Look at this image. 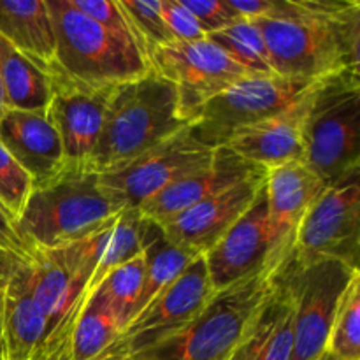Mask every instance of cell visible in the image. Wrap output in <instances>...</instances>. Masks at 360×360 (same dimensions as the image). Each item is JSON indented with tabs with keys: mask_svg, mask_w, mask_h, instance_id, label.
<instances>
[{
	"mask_svg": "<svg viewBox=\"0 0 360 360\" xmlns=\"http://www.w3.org/2000/svg\"><path fill=\"white\" fill-rule=\"evenodd\" d=\"M0 360H4V357H2V354H0Z\"/></svg>",
	"mask_w": 360,
	"mask_h": 360,
	"instance_id": "obj_39",
	"label": "cell"
},
{
	"mask_svg": "<svg viewBox=\"0 0 360 360\" xmlns=\"http://www.w3.org/2000/svg\"><path fill=\"white\" fill-rule=\"evenodd\" d=\"M7 109L6 105V98H4V91H2V84H0V115Z\"/></svg>",
	"mask_w": 360,
	"mask_h": 360,
	"instance_id": "obj_37",
	"label": "cell"
},
{
	"mask_svg": "<svg viewBox=\"0 0 360 360\" xmlns=\"http://www.w3.org/2000/svg\"><path fill=\"white\" fill-rule=\"evenodd\" d=\"M34 190V179L0 144V207L16 221Z\"/></svg>",
	"mask_w": 360,
	"mask_h": 360,
	"instance_id": "obj_30",
	"label": "cell"
},
{
	"mask_svg": "<svg viewBox=\"0 0 360 360\" xmlns=\"http://www.w3.org/2000/svg\"><path fill=\"white\" fill-rule=\"evenodd\" d=\"M266 176L267 171L260 172L217 195L200 200L195 206L160 224L162 232L169 241L190 255L202 257L255 202L264 188Z\"/></svg>",
	"mask_w": 360,
	"mask_h": 360,
	"instance_id": "obj_15",
	"label": "cell"
},
{
	"mask_svg": "<svg viewBox=\"0 0 360 360\" xmlns=\"http://www.w3.org/2000/svg\"><path fill=\"white\" fill-rule=\"evenodd\" d=\"M359 271L329 259L304 266L290 260L281 271L294 302L290 360H320L326 354L341 295Z\"/></svg>",
	"mask_w": 360,
	"mask_h": 360,
	"instance_id": "obj_8",
	"label": "cell"
},
{
	"mask_svg": "<svg viewBox=\"0 0 360 360\" xmlns=\"http://www.w3.org/2000/svg\"><path fill=\"white\" fill-rule=\"evenodd\" d=\"M122 333L111 309L91 295L81 309L69 336V360H101Z\"/></svg>",
	"mask_w": 360,
	"mask_h": 360,
	"instance_id": "obj_24",
	"label": "cell"
},
{
	"mask_svg": "<svg viewBox=\"0 0 360 360\" xmlns=\"http://www.w3.org/2000/svg\"><path fill=\"white\" fill-rule=\"evenodd\" d=\"M326 190V185L302 162L285 164L267 171V248L266 271L278 276L292 260L295 238L311 204Z\"/></svg>",
	"mask_w": 360,
	"mask_h": 360,
	"instance_id": "obj_13",
	"label": "cell"
},
{
	"mask_svg": "<svg viewBox=\"0 0 360 360\" xmlns=\"http://www.w3.org/2000/svg\"><path fill=\"white\" fill-rule=\"evenodd\" d=\"M55 30L51 79L84 90H111L146 72V58L84 16L70 0H48Z\"/></svg>",
	"mask_w": 360,
	"mask_h": 360,
	"instance_id": "obj_5",
	"label": "cell"
},
{
	"mask_svg": "<svg viewBox=\"0 0 360 360\" xmlns=\"http://www.w3.org/2000/svg\"><path fill=\"white\" fill-rule=\"evenodd\" d=\"M111 90H84L51 79V98L46 111L62 143L67 171H91Z\"/></svg>",
	"mask_w": 360,
	"mask_h": 360,
	"instance_id": "obj_16",
	"label": "cell"
},
{
	"mask_svg": "<svg viewBox=\"0 0 360 360\" xmlns=\"http://www.w3.org/2000/svg\"><path fill=\"white\" fill-rule=\"evenodd\" d=\"M273 292H271V297L267 299L266 306H264L262 313H260L259 320H257L255 327H253V330L250 333V336L239 345L238 350L231 355V359L229 360H255L257 359L264 341H266L267 333H269L271 323H273Z\"/></svg>",
	"mask_w": 360,
	"mask_h": 360,
	"instance_id": "obj_34",
	"label": "cell"
},
{
	"mask_svg": "<svg viewBox=\"0 0 360 360\" xmlns=\"http://www.w3.org/2000/svg\"><path fill=\"white\" fill-rule=\"evenodd\" d=\"M120 2L136 30L141 49L146 58L153 49L176 42L174 35L171 34L162 16V0H120Z\"/></svg>",
	"mask_w": 360,
	"mask_h": 360,
	"instance_id": "obj_29",
	"label": "cell"
},
{
	"mask_svg": "<svg viewBox=\"0 0 360 360\" xmlns=\"http://www.w3.org/2000/svg\"><path fill=\"white\" fill-rule=\"evenodd\" d=\"M207 39L250 74H274L266 41L255 21L239 20L231 27L213 32Z\"/></svg>",
	"mask_w": 360,
	"mask_h": 360,
	"instance_id": "obj_25",
	"label": "cell"
},
{
	"mask_svg": "<svg viewBox=\"0 0 360 360\" xmlns=\"http://www.w3.org/2000/svg\"><path fill=\"white\" fill-rule=\"evenodd\" d=\"M70 2H72V6L79 13H83L91 21L101 25L109 34L122 39L127 44L136 46L143 53L136 30H134L132 23H130L129 16H127L125 9L122 7L120 0H70Z\"/></svg>",
	"mask_w": 360,
	"mask_h": 360,
	"instance_id": "obj_31",
	"label": "cell"
},
{
	"mask_svg": "<svg viewBox=\"0 0 360 360\" xmlns=\"http://www.w3.org/2000/svg\"><path fill=\"white\" fill-rule=\"evenodd\" d=\"M294 302L283 278L278 274L273 292V323L255 360H290L294 345Z\"/></svg>",
	"mask_w": 360,
	"mask_h": 360,
	"instance_id": "obj_28",
	"label": "cell"
},
{
	"mask_svg": "<svg viewBox=\"0 0 360 360\" xmlns=\"http://www.w3.org/2000/svg\"><path fill=\"white\" fill-rule=\"evenodd\" d=\"M267 248V202L262 188L250 210L202 255L213 290L220 292L266 269Z\"/></svg>",
	"mask_w": 360,
	"mask_h": 360,
	"instance_id": "obj_17",
	"label": "cell"
},
{
	"mask_svg": "<svg viewBox=\"0 0 360 360\" xmlns=\"http://www.w3.org/2000/svg\"><path fill=\"white\" fill-rule=\"evenodd\" d=\"M0 144L30 174L34 186L65 171L62 143L46 109H6L0 115Z\"/></svg>",
	"mask_w": 360,
	"mask_h": 360,
	"instance_id": "obj_19",
	"label": "cell"
},
{
	"mask_svg": "<svg viewBox=\"0 0 360 360\" xmlns=\"http://www.w3.org/2000/svg\"><path fill=\"white\" fill-rule=\"evenodd\" d=\"M316 83L281 112L239 130L224 148H229L239 158L267 171L285 164L302 162V129Z\"/></svg>",
	"mask_w": 360,
	"mask_h": 360,
	"instance_id": "obj_18",
	"label": "cell"
},
{
	"mask_svg": "<svg viewBox=\"0 0 360 360\" xmlns=\"http://www.w3.org/2000/svg\"><path fill=\"white\" fill-rule=\"evenodd\" d=\"M51 338L35 302L23 259L0 252V352L4 360H32Z\"/></svg>",
	"mask_w": 360,
	"mask_h": 360,
	"instance_id": "obj_14",
	"label": "cell"
},
{
	"mask_svg": "<svg viewBox=\"0 0 360 360\" xmlns=\"http://www.w3.org/2000/svg\"><path fill=\"white\" fill-rule=\"evenodd\" d=\"M144 285L139 299L134 308V316L143 311L157 295H160L171 283H174L183 271L197 257L169 241L162 232L160 225L148 220L146 236H144ZM130 319V320H132Z\"/></svg>",
	"mask_w": 360,
	"mask_h": 360,
	"instance_id": "obj_23",
	"label": "cell"
},
{
	"mask_svg": "<svg viewBox=\"0 0 360 360\" xmlns=\"http://www.w3.org/2000/svg\"><path fill=\"white\" fill-rule=\"evenodd\" d=\"M217 150L204 146L190 127L146 153L98 174L102 190L123 210H139L172 183L210 167Z\"/></svg>",
	"mask_w": 360,
	"mask_h": 360,
	"instance_id": "obj_9",
	"label": "cell"
},
{
	"mask_svg": "<svg viewBox=\"0 0 360 360\" xmlns=\"http://www.w3.org/2000/svg\"><path fill=\"white\" fill-rule=\"evenodd\" d=\"M56 348V347H55ZM53 352V347H44V348H41V350L37 352V355H35L34 359L32 360H49V354H51Z\"/></svg>",
	"mask_w": 360,
	"mask_h": 360,
	"instance_id": "obj_36",
	"label": "cell"
},
{
	"mask_svg": "<svg viewBox=\"0 0 360 360\" xmlns=\"http://www.w3.org/2000/svg\"><path fill=\"white\" fill-rule=\"evenodd\" d=\"M297 16L255 20L266 41L271 69L281 77L322 81L359 70L360 4L357 0H297Z\"/></svg>",
	"mask_w": 360,
	"mask_h": 360,
	"instance_id": "obj_1",
	"label": "cell"
},
{
	"mask_svg": "<svg viewBox=\"0 0 360 360\" xmlns=\"http://www.w3.org/2000/svg\"><path fill=\"white\" fill-rule=\"evenodd\" d=\"M315 83L278 74H250L211 98L193 120L190 132L211 150L224 148L239 130L281 112Z\"/></svg>",
	"mask_w": 360,
	"mask_h": 360,
	"instance_id": "obj_7",
	"label": "cell"
},
{
	"mask_svg": "<svg viewBox=\"0 0 360 360\" xmlns=\"http://www.w3.org/2000/svg\"><path fill=\"white\" fill-rule=\"evenodd\" d=\"M144 285V257L141 253L136 259L122 264L112 269L104 278L97 290L94 292L95 297L101 299L118 323L123 327L130 322L134 315V308L143 292Z\"/></svg>",
	"mask_w": 360,
	"mask_h": 360,
	"instance_id": "obj_26",
	"label": "cell"
},
{
	"mask_svg": "<svg viewBox=\"0 0 360 360\" xmlns=\"http://www.w3.org/2000/svg\"><path fill=\"white\" fill-rule=\"evenodd\" d=\"M162 16L176 41L195 42L207 37L199 21L183 6L181 0H162Z\"/></svg>",
	"mask_w": 360,
	"mask_h": 360,
	"instance_id": "obj_33",
	"label": "cell"
},
{
	"mask_svg": "<svg viewBox=\"0 0 360 360\" xmlns=\"http://www.w3.org/2000/svg\"><path fill=\"white\" fill-rule=\"evenodd\" d=\"M214 290L202 257L181 273L160 295L137 313L101 360H120L183 333L202 313Z\"/></svg>",
	"mask_w": 360,
	"mask_h": 360,
	"instance_id": "obj_10",
	"label": "cell"
},
{
	"mask_svg": "<svg viewBox=\"0 0 360 360\" xmlns=\"http://www.w3.org/2000/svg\"><path fill=\"white\" fill-rule=\"evenodd\" d=\"M360 255V174L326 186L306 213L295 238L292 262L338 260L352 269Z\"/></svg>",
	"mask_w": 360,
	"mask_h": 360,
	"instance_id": "obj_11",
	"label": "cell"
},
{
	"mask_svg": "<svg viewBox=\"0 0 360 360\" xmlns=\"http://www.w3.org/2000/svg\"><path fill=\"white\" fill-rule=\"evenodd\" d=\"M266 171L267 169L239 158L229 148H218L213 164L210 167L172 183L171 186L146 200L137 211L146 220L160 225L174 218L176 214L186 211L188 207L199 204L200 200L217 195L252 176Z\"/></svg>",
	"mask_w": 360,
	"mask_h": 360,
	"instance_id": "obj_20",
	"label": "cell"
},
{
	"mask_svg": "<svg viewBox=\"0 0 360 360\" xmlns=\"http://www.w3.org/2000/svg\"><path fill=\"white\" fill-rule=\"evenodd\" d=\"M192 125L179 109L174 84L148 69L109 91L91 171L101 174L171 139Z\"/></svg>",
	"mask_w": 360,
	"mask_h": 360,
	"instance_id": "obj_2",
	"label": "cell"
},
{
	"mask_svg": "<svg viewBox=\"0 0 360 360\" xmlns=\"http://www.w3.org/2000/svg\"><path fill=\"white\" fill-rule=\"evenodd\" d=\"M320 360H340V359L333 357V355H330V354H327V352H326V354H323L322 357H320Z\"/></svg>",
	"mask_w": 360,
	"mask_h": 360,
	"instance_id": "obj_38",
	"label": "cell"
},
{
	"mask_svg": "<svg viewBox=\"0 0 360 360\" xmlns=\"http://www.w3.org/2000/svg\"><path fill=\"white\" fill-rule=\"evenodd\" d=\"M0 354H2V352H0Z\"/></svg>",
	"mask_w": 360,
	"mask_h": 360,
	"instance_id": "obj_40",
	"label": "cell"
},
{
	"mask_svg": "<svg viewBox=\"0 0 360 360\" xmlns=\"http://www.w3.org/2000/svg\"><path fill=\"white\" fill-rule=\"evenodd\" d=\"M148 67L174 84L183 116L193 123L213 97L250 76L246 69L225 55L210 39L172 42L148 55Z\"/></svg>",
	"mask_w": 360,
	"mask_h": 360,
	"instance_id": "obj_12",
	"label": "cell"
},
{
	"mask_svg": "<svg viewBox=\"0 0 360 360\" xmlns=\"http://www.w3.org/2000/svg\"><path fill=\"white\" fill-rule=\"evenodd\" d=\"M276 276L260 271L220 292L183 333L120 360H229L255 327Z\"/></svg>",
	"mask_w": 360,
	"mask_h": 360,
	"instance_id": "obj_4",
	"label": "cell"
},
{
	"mask_svg": "<svg viewBox=\"0 0 360 360\" xmlns=\"http://www.w3.org/2000/svg\"><path fill=\"white\" fill-rule=\"evenodd\" d=\"M302 146V164L326 186L360 174L359 70H345L316 83Z\"/></svg>",
	"mask_w": 360,
	"mask_h": 360,
	"instance_id": "obj_6",
	"label": "cell"
},
{
	"mask_svg": "<svg viewBox=\"0 0 360 360\" xmlns=\"http://www.w3.org/2000/svg\"><path fill=\"white\" fill-rule=\"evenodd\" d=\"M181 4L199 21L206 35L239 21V16L229 0H181Z\"/></svg>",
	"mask_w": 360,
	"mask_h": 360,
	"instance_id": "obj_32",
	"label": "cell"
},
{
	"mask_svg": "<svg viewBox=\"0 0 360 360\" xmlns=\"http://www.w3.org/2000/svg\"><path fill=\"white\" fill-rule=\"evenodd\" d=\"M0 252L13 253L18 257L25 255V246L21 245L20 238L14 231V224L2 207H0Z\"/></svg>",
	"mask_w": 360,
	"mask_h": 360,
	"instance_id": "obj_35",
	"label": "cell"
},
{
	"mask_svg": "<svg viewBox=\"0 0 360 360\" xmlns=\"http://www.w3.org/2000/svg\"><path fill=\"white\" fill-rule=\"evenodd\" d=\"M0 84L7 109H46L51 98L49 74L0 37Z\"/></svg>",
	"mask_w": 360,
	"mask_h": 360,
	"instance_id": "obj_22",
	"label": "cell"
},
{
	"mask_svg": "<svg viewBox=\"0 0 360 360\" xmlns=\"http://www.w3.org/2000/svg\"><path fill=\"white\" fill-rule=\"evenodd\" d=\"M123 211L102 190L97 172L63 171L34 186L14 231L25 248L55 250L79 241Z\"/></svg>",
	"mask_w": 360,
	"mask_h": 360,
	"instance_id": "obj_3",
	"label": "cell"
},
{
	"mask_svg": "<svg viewBox=\"0 0 360 360\" xmlns=\"http://www.w3.org/2000/svg\"><path fill=\"white\" fill-rule=\"evenodd\" d=\"M326 352L340 360H360V271L341 295Z\"/></svg>",
	"mask_w": 360,
	"mask_h": 360,
	"instance_id": "obj_27",
	"label": "cell"
},
{
	"mask_svg": "<svg viewBox=\"0 0 360 360\" xmlns=\"http://www.w3.org/2000/svg\"><path fill=\"white\" fill-rule=\"evenodd\" d=\"M0 37L49 74L55 30L48 0H0Z\"/></svg>",
	"mask_w": 360,
	"mask_h": 360,
	"instance_id": "obj_21",
	"label": "cell"
}]
</instances>
